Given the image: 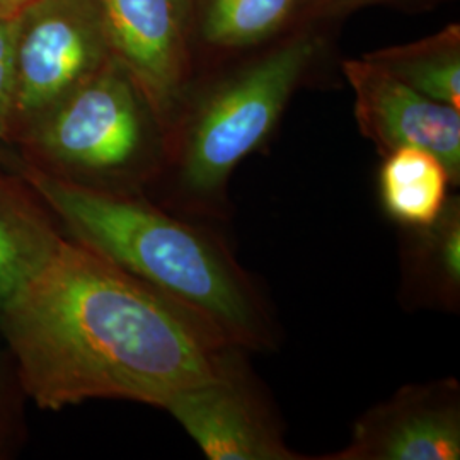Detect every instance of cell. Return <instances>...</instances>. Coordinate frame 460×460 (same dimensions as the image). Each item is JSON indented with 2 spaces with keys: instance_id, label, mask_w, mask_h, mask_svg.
Listing matches in <instances>:
<instances>
[{
  "instance_id": "7c38bea8",
  "label": "cell",
  "mask_w": 460,
  "mask_h": 460,
  "mask_svg": "<svg viewBox=\"0 0 460 460\" xmlns=\"http://www.w3.org/2000/svg\"><path fill=\"white\" fill-rule=\"evenodd\" d=\"M401 302L447 313L460 304V198L423 227H404L401 237Z\"/></svg>"
},
{
  "instance_id": "6da1fadb",
  "label": "cell",
  "mask_w": 460,
  "mask_h": 460,
  "mask_svg": "<svg viewBox=\"0 0 460 460\" xmlns=\"http://www.w3.org/2000/svg\"><path fill=\"white\" fill-rule=\"evenodd\" d=\"M0 340L28 399L49 411L89 399L164 408L241 349L68 235L0 313Z\"/></svg>"
},
{
  "instance_id": "2e32d148",
  "label": "cell",
  "mask_w": 460,
  "mask_h": 460,
  "mask_svg": "<svg viewBox=\"0 0 460 460\" xmlns=\"http://www.w3.org/2000/svg\"><path fill=\"white\" fill-rule=\"evenodd\" d=\"M19 16L0 13V142H11Z\"/></svg>"
},
{
  "instance_id": "7a4b0ae2",
  "label": "cell",
  "mask_w": 460,
  "mask_h": 460,
  "mask_svg": "<svg viewBox=\"0 0 460 460\" xmlns=\"http://www.w3.org/2000/svg\"><path fill=\"white\" fill-rule=\"evenodd\" d=\"M66 235L98 252L244 351H268L279 328L261 287L208 222L146 195L94 191L21 164Z\"/></svg>"
},
{
  "instance_id": "ba28073f",
  "label": "cell",
  "mask_w": 460,
  "mask_h": 460,
  "mask_svg": "<svg viewBox=\"0 0 460 460\" xmlns=\"http://www.w3.org/2000/svg\"><path fill=\"white\" fill-rule=\"evenodd\" d=\"M319 460L460 459V384H408L363 412L345 448Z\"/></svg>"
},
{
  "instance_id": "8fae6325",
  "label": "cell",
  "mask_w": 460,
  "mask_h": 460,
  "mask_svg": "<svg viewBox=\"0 0 460 460\" xmlns=\"http://www.w3.org/2000/svg\"><path fill=\"white\" fill-rule=\"evenodd\" d=\"M66 235L19 171L0 169V313L49 263Z\"/></svg>"
},
{
  "instance_id": "8992f818",
  "label": "cell",
  "mask_w": 460,
  "mask_h": 460,
  "mask_svg": "<svg viewBox=\"0 0 460 460\" xmlns=\"http://www.w3.org/2000/svg\"><path fill=\"white\" fill-rule=\"evenodd\" d=\"M234 349L218 376L186 387L165 402L169 412L210 460H307L292 450L273 402Z\"/></svg>"
},
{
  "instance_id": "4fadbf2b",
  "label": "cell",
  "mask_w": 460,
  "mask_h": 460,
  "mask_svg": "<svg viewBox=\"0 0 460 460\" xmlns=\"http://www.w3.org/2000/svg\"><path fill=\"white\" fill-rule=\"evenodd\" d=\"M378 198L385 215L404 227H423L437 220L448 201L452 178L444 163L418 147L395 148L382 155Z\"/></svg>"
},
{
  "instance_id": "30bf717a",
  "label": "cell",
  "mask_w": 460,
  "mask_h": 460,
  "mask_svg": "<svg viewBox=\"0 0 460 460\" xmlns=\"http://www.w3.org/2000/svg\"><path fill=\"white\" fill-rule=\"evenodd\" d=\"M315 4L317 0H190L193 79L314 22Z\"/></svg>"
},
{
  "instance_id": "9a60e30c",
  "label": "cell",
  "mask_w": 460,
  "mask_h": 460,
  "mask_svg": "<svg viewBox=\"0 0 460 460\" xmlns=\"http://www.w3.org/2000/svg\"><path fill=\"white\" fill-rule=\"evenodd\" d=\"M2 341V340H0ZM24 393L5 345L0 346V459H11L26 440Z\"/></svg>"
},
{
  "instance_id": "9c48e42d",
  "label": "cell",
  "mask_w": 460,
  "mask_h": 460,
  "mask_svg": "<svg viewBox=\"0 0 460 460\" xmlns=\"http://www.w3.org/2000/svg\"><path fill=\"white\" fill-rule=\"evenodd\" d=\"M341 70L355 94L360 133L380 155L423 148L444 163L452 184L459 186L460 110L414 91L363 57L345 60Z\"/></svg>"
},
{
  "instance_id": "e0dca14e",
  "label": "cell",
  "mask_w": 460,
  "mask_h": 460,
  "mask_svg": "<svg viewBox=\"0 0 460 460\" xmlns=\"http://www.w3.org/2000/svg\"><path fill=\"white\" fill-rule=\"evenodd\" d=\"M431 2H438V0H317L315 11H314V21L334 26L336 22L343 21L346 16L353 14L355 11L363 9V7H372V5H395V7L421 5V7H428Z\"/></svg>"
},
{
  "instance_id": "ac0fdd59",
  "label": "cell",
  "mask_w": 460,
  "mask_h": 460,
  "mask_svg": "<svg viewBox=\"0 0 460 460\" xmlns=\"http://www.w3.org/2000/svg\"><path fill=\"white\" fill-rule=\"evenodd\" d=\"M38 0H0V13L4 14H22L30 5H33Z\"/></svg>"
},
{
  "instance_id": "5b68a950",
  "label": "cell",
  "mask_w": 460,
  "mask_h": 460,
  "mask_svg": "<svg viewBox=\"0 0 460 460\" xmlns=\"http://www.w3.org/2000/svg\"><path fill=\"white\" fill-rule=\"evenodd\" d=\"M113 57L98 0H38L19 16L11 142Z\"/></svg>"
},
{
  "instance_id": "277c9868",
  "label": "cell",
  "mask_w": 460,
  "mask_h": 460,
  "mask_svg": "<svg viewBox=\"0 0 460 460\" xmlns=\"http://www.w3.org/2000/svg\"><path fill=\"white\" fill-rule=\"evenodd\" d=\"M26 163L81 188L147 195L167 155V127L132 74L111 57L21 140Z\"/></svg>"
},
{
  "instance_id": "52a82bcc",
  "label": "cell",
  "mask_w": 460,
  "mask_h": 460,
  "mask_svg": "<svg viewBox=\"0 0 460 460\" xmlns=\"http://www.w3.org/2000/svg\"><path fill=\"white\" fill-rule=\"evenodd\" d=\"M110 47L169 130L193 83L190 0H98Z\"/></svg>"
},
{
  "instance_id": "3957f363",
  "label": "cell",
  "mask_w": 460,
  "mask_h": 460,
  "mask_svg": "<svg viewBox=\"0 0 460 460\" xmlns=\"http://www.w3.org/2000/svg\"><path fill=\"white\" fill-rule=\"evenodd\" d=\"M332 28L314 21L197 75L169 125L164 169L146 197L193 220H226L230 176L273 137L294 94L323 66Z\"/></svg>"
},
{
  "instance_id": "5bb4252c",
  "label": "cell",
  "mask_w": 460,
  "mask_h": 460,
  "mask_svg": "<svg viewBox=\"0 0 460 460\" xmlns=\"http://www.w3.org/2000/svg\"><path fill=\"white\" fill-rule=\"evenodd\" d=\"M365 60L428 98L460 110V26H445L423 40L376 49Z\"/></svg>"
}]
</instances>
